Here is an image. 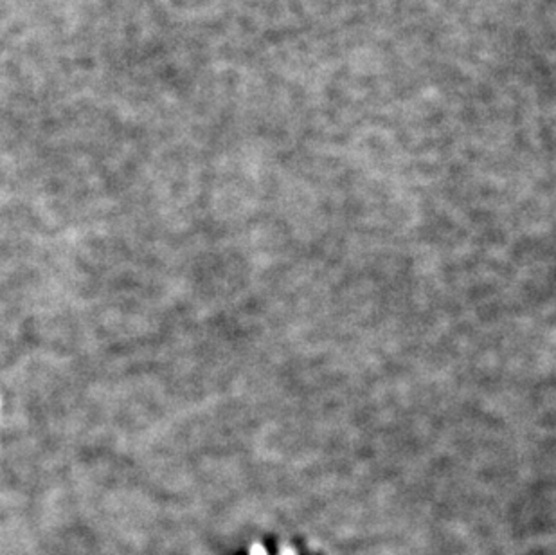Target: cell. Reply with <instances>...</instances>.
Listing matches in <instances>:
<instances>
[{"mask_svg":"<svg viewBox=\"0 0 556 555\" xmlns=\"http://www.w3.org/2000/svg\"><path fill=\"white\" fill-rule=\"evenodd\" d=\"M252 555H267V554H265V550H263L261 546H256V548H252Z\"/></svg>","mask_w":556,"mask_h":555,"instance_id":"cell-1","label":"cell"}]
</instances>
